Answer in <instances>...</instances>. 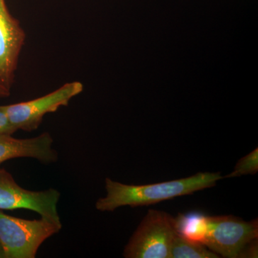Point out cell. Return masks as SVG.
<instances>
[{"instance_id":"6da1fadb","label":"cell","mask_w":258,"mask_h":258,"mask_svg":"<svg viewBox=\"0 0 258 258\" xmlns=\"http://www.w3.org/2000/svg\"><path fill=\"white\" fill-rule=\"evenodd\" d=\"M175 219L176 229L181 235L222 257L238 258L244 246L258 238L257 219L247 222L232 215L199 213L181 215Z\"/></svg>"},{"instance_id":"7a4b0ae2","label":"cell","mask_w":258,"mask_h":258,"mask_svg":"<svg viewBox=\"0 0 258 258\" xmlns=\"http://www.w3.org/2000/svg\"><path fill=\"white\" fill-rule=\"evenodd\" d=\"M222 179L220 172H200L189 177L157 184L130 185L106 178V196L97 200L96 208L98 211L113 212L121 207L155 205L212 187Z\"/></svg>"},{"instance_id":"3957f363","label":"cell","mask_w":258,"mask_h":258,"mask_svg":"<svg viewBox=\"0 0 258 258\" xmlns=\"http://www.w3.org/2000/svg\"><path fill=\"white\" fill-rule=\"evenodd\" d=\"M61 228L43 218L24 220L0 210V244L6 258H35L42 243Z\"/></svg>"},{"instance_id":"277c9868","label":"cell","mask_w":258,"mask_h":258,"mask_svg":"<svg viewBox=\"0 0 258 258\" xmlns=\"http://www.w3.org/2000/svg\"><path fill=\"white\" fill-rule=\"evenodd\" d=\"M176 219L166 212L151 210L125 245V258H169Z\"/></svg>"},{"instance_id":"5b68a950","label":"cell","mask_w":258,"mask_h":258,"mask_svg":"<svg viewBox=\"0 0 258 258\" xmlns=\"http://www.w3.org/2000/svg\"><path fill=\"white\" fill-rule=\"evenodd\" d=\"M60 198V193L52 188L44 191L24 189L17 184L10 173L0 168V210H30L62 227L57 212Z\"/></svg>"},{"instance_id":"8992f818","label":"cell","mask_w":258,"mask_h":258,"mask_svg":"<svg viewBox=\"0 0 258 258\" xmlns=\"http://www.w3.org/2000/svg\"><path fill=\"white\" fill-rule=\"evenodd\" d=\"M83 85L79 81L66 83L48 94L30 101L4 106L12 124L17 130L35 131L41 124L47 113L67 106L70 101L81 94Z\"/></svg>"},{"instance_id":"52a82bcc","label":"cell","mask_w":258,"mask_h":258,"mask_svg":"<svg viewBox=\"0 0 258 258\" xmlns=\"http://www.w3.org/2000/svg\"><path fill=\"white\" fill-rule=\"evenodd\" d=\"M25 32L20 21L10 14L5 0H0V83L11 89Z\"/></svg>"},{"instance_id":"ba28073f","label":"cell","mask_w":258,"mask_h":258,"mask_svg":"<svg viewBox=\"0 0 258 258\" xmlns=\"http://www.w3.org/2000/svg\"><path fill=\"white\" fill-rule=\"evenodd\" d=\"M53 139L48 132L30 139H16L12 135L0 137V165L17 158H32L48 164L58 159L57 151L52 148Z\"/></svg>"},{"instance_id":"9c48e42d","label":"cell","mask_w":258,"mask_h":258,"mask_svg":"<svg viewBox=\"0 0 258 258\" xmlns=\"http://www.w3.org/2000/svg\"><path fill=\"white\" fill-rule=\"evenodd\" d=\"M206 246L190 240L176 230L171 240L169 258H219Z\"/></svg>"},{"instance_id":"30bf717a","label":"cell","mask_w":258,"mask_h":258,"mask_svg":"<svg viewBox=\"0 0 258 258\" xmlns=\"http://www.w3.org/2000/svg\"><path fill=\"white\" fill-rule=\"evenodd\" d=\"M258 171V148L238 161L234 171L224 178H234L245 175H254Z\"/></svg>"},{"instance_id":"8fae6325","label":"cell","mask_w":258,"mask_h":258,"mask_svg":"<svg viewBox=\"0 0 258 258\" xmlns=\"http://www.w3.org/2000/svg\"><path fill=\"white\" fill-rule=\"evenodd\" d=\"M18 130L10 122L4 106H0V137L4 135H13Z\"/></svg>"},{"instance_id":"7c38bea8","label":"cell","mask_w":258,"mask_h":258,"mask_svg":"<svg viewBox=\"0 0 258 258\" xmlns=\"http://www.w3.org/2000/svg\"><path fill=\"white\" fill-rule=\"evenodd\" d=\"M258 257L257 239L249 242L241 251L238 258H257Z\"/></svg>"},{"instance_id":"4fadbf2b","label":"cell","mask_w":258,"mask_h":258,"mask_svg":"<svg viewBox=\"0 0 258 258\" xmlns=\"http://www.w3.org/2000/svg\"><path fill=\"white\" fill-rule=\"evenodd\" d=\"M10 95V90L5 87L1 83H0V98H5L9 96Z\"/></svg>"},{"instance_id":"5bb4252c","label":"cell","mask_w":258,"mask_h":258,"mask_svg":"<svg viewBox=\"0 0 258 258\" xmlns=\"http://www.w3.org/2000/svg\"><path fill=\"white\" fill-rule=\"evenodd\" d=\"M0 258H6L4 249H3V247H2L1 244H0Z\"/></svg>"}]
</instances>
